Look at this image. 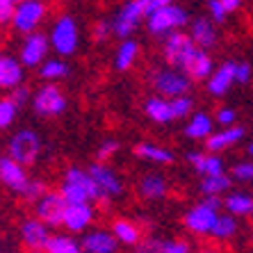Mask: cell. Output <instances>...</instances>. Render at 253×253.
<instances>
[{
    "instance_id": "cell-1",
    "label": "cell",
    "mask_w": 253,
    "mask_h": 253,
    "mask_svg": "<svg viewBox=\"0 0 253 253\" xmlns=\"http://www.w3.org/2000/svg\"><path fill=\"white\" fill-rule=\"evenodd\" d=\"M59 192L64 194L69 203H91V201H103L100 189L96 185L94 176L89 173V169L78 165L66 167L62 183H59Z\"/></svg>"
},
{
    "instance_id": "cell-2",
    "label": "cell",
    "mask_w": 253,
    "mask_h": 253,
    "mask_svg": "<svg viewBox=\"0 0 253 253\" xmlns=\"http://www.w3.org/2000/svg\"><path fill=\"white\" fill-rule=\"evenodd\" d=\"M221 208H224L221 196H203L199 203H194L185 212L183 226L192 235H210L219 214H221Z\"/></svg>"
},
{
    "instance_id": "cell-3",
    "label": "cell",
    "mask_w": 253,
    "mask_h": 253,
    "mask_svg": "<svg viewBox=\"0 0 253 253\" xmlns=\"http://www.w3.org/2000/svg\"><path fill=\"white\" fill-rule=\"evenodd\" d=\"M189 12L183 5L178 2H169V5L160 7L155 12L148 14L146 18V30L158 39H165V37L173 35V32H180L183 28L189 25Z\"/></svg>"
},
{
    "instance_id": "cell-4",
    "label": "cell",
    "mask_w": 253,
    "mask_h": 253,
    "mask_svg": "<svg viewBox=\"0 0 253 253\" xmlns=\"http://www.w3.org/2000/svg\"><path fill=\"white\" fill-rule=\"evenodd\" d=\"M151 87L158 96L165 98H178V96H187L194 87V80L185 73V71L176 69V66H160V69L151 71Z\"/></svg>"
},
{
    "instance_id": "cell-5",
    "label": "cell",
    "mask_w": 253,
    "mask_h": 253,
    "mask_svg": "<svg viewBox=\"0 0 253 253\" xmlns=\"http://www.w3.org/2000/svg\"><path fill=\"white\" fill-rule=\"evenodd\" d=\"M42 151H43V139L32 128L14 130L9 135V139H7V155H12L23 167L37 165L39 158H42Z\"/></svg>"
},
{
    "instance_id": "cell-6",
    "label": "cell",
    "mask_w": 253,
    "mask_h": 253,
    "mask_svg": "<svg viewBox=\"0 0 253 253\" xmlns=\"http://www.w3.org/2000/svg\"><path fill=\"white\" fill-rule=\"evenodd\" d=\"M48 39H50V48L55 55L71 57L80 48V25L71 14H62L55 18L48 30Z\"/></svg>"
},
{
    "instance_id": "cell-7",
    "label": "cell",
    "mask_w": 253,
    "mask_h": 253,
    "mask_svg": "<svg viewBox=\"0 0 253 253\" xmlns=\"http://www.w3.org/2000/svg\"><path fill=\"white\" fill-rule=\"evenodd\" d=\"M69 107V98L57 83H43L32 94V112L39 119H55L62 117Z\"/></svg>"
},
{
    "instance_id": "cell-8",
    "label": "cell",
    "mask_w": 253,
    "mask_h": 253,
    "mask_svg": "<svg viewBox=\"0 0 253 253\" xmlns=\"http://www.w3.org/2000/svg\"><path fill=\"white\" fill-rule=\"evenodd\" d=\"M199 53V46L194 43V39L189 37V32H173V35L162 39V57L169 66H176L180 71H187L189 62L194 59V55Z\"/></svg>"
},
{
    "instance_id": "cell-9",
    "label": "cell",
    "mask_w": 253,
    "mask_h": 253,
    "mask_svg": "<svg viewBox=\"0 0 253 253\" xmlns=\"http://www.w3.org/2000/svg\"><path fill=\"white\" fill-rule=\"evenodd\" d=\"M46 16H48V5L43 0H23L14 9L9 28H12V32H16L21 37L32 35V32H37L42 28Z\"/></svg>"
},
{
    "instance_id": "cell-10",
    "label": "cell",
    "mask_w": 253,
    "mask_h": 253,
    "mask_svg": "<svg viewBox=\"0 0 253 253\" xmlns=\"http://www.w3.org/2000/svg\"><path fill=\"white\" fill-rule=\"evenodd\" d=\"M146 18H148V9L144 0H126L112 16L114 37H119V39L132 37L139 30L141 23H146Z\"/></svg>"
},
{
    "instance_id": "cell-11",
    "label": "cell",
    "mask_w": 253,
    "mask_h": 253,
    "mask_svg": "<svg viewBox=\"0 0 253 253\" xmlns=\"http://www.w3.org/2000/svg\"><path fill=\"white\" fill-rule=\"evenodd\" d=\"M87 169H89V173L94 176L96 185H98V189H100V196H103L105 203L107 201H114V199H121V196L126 194L124 178L119 176L107 162L96 160V162H91V165L87 167Z\"/></svg>"
},
{
    "instance_id": "cell-12",
    "label": "cell",
    "mask_w": 253,
    "mask_h": 253,
    "mask_svg": "<svg viewBox=\"0 0 253 253\" xmlns=\"http://www.w3.org/2000/svg\"><path fill=\"white\" fill-rule=\"evenodd\" d=\"M50 39L43 32H32V35H25L21 46H18V57L28 69H39L48 59V53H50Z\"/></svg>"
},
{
    "instance_id": "cell-13",
    "label": "cell",
    "mask_w": 253,
    "mask_h": 253,
    "mask_svg": "<svg viewBox=\"0 0 253 253\" xmlns=\"http://www.w3.org/2000/svg\"><path fill=\"white\" fill-rule=\"evenodd\" d=\"M50 235H53V233H50V226H48L46 221H42L37 214L35 217H25L23 221L18 224V240L32 253L43 251L48 240H50Z\"/></svg>"
},
{
    "instance_id": "cell-14",
    "label": "cell",
    "mask_w": 253,
    "mask_h": 253,
    "mask_svg": "<svg viewBox=\"0 0 253 253\" xmlns=\"http://www.w3.org/2000/svg\"><path fill=\"white\" fill-rule=\"evenodd\" d=\"M0 180H2V185H5L9 192L21 196L32 178H30V173H28V167H23L21 162H16L12 155L5 153L0 158Z\"/></svg>"
},
{
    "instance_id": "cell-15",
    "label": "cell",
    "mask_w": 253,
    "mask_h": 253,
    "mask_svg": "<svg viewBox=\"0 0 253 253\" xmlns=\"http://www.w3.org/2000/svg\"><path fill=\"white\" fill-rule=\"evenodd\" d=\"M66 206H69V201L64 199L62 192H46L35 203V214L42 221H46L50 228H55V226H62V221H64Z\"/></svg>"
},
{
    "instance_id": "cell-16",
    "label": "cell",
    "mask_w": 253,
    "mask_h": 253,
    "mask_svg": "<svg viewBox=\"0 0 253 253\" xmlns=\"http://www.w3.org/2000/svg\"><path fill=\"white\" fill-rule=\"evenodd\" d=\"M96 214H98V212H96L94 203H69L64 210V221H62V226H64L69 233H73V235L87 233V230L94 226Z\"/></svg>"
},
{
    "instance_id": "cell-17",
    "label": "cell",
    "mask_w": 253,
    "mask_h": 253,
    "mask_svg": "<svg viewBox=\"0 0 253 253\" xmlns=\"http://www.w3.org/2000/svg\"><path fill=\"white\" fill-rule=\"evenodd\" d=\"M235 71H237V62H233V59H226L224 64H219L217 69H214V73L206 80L208 94H210L212 98H224L230 91V87L237 84Z\"/></svg>"
},
{
    "instance_id": "cell-18",
    "label": "cell",
    "mask_w": 253,
    "mask_h": 253,
    "mask_svg": "<svg viewBox=\"0 0 253 253\" xmlns=\"http://www.w3.org/2000/svg\"><path fill=\"white\" fill-rule=\"evenodd\" d=\"M25 69L28 66L21 62L18 55L2 53L0 55V87L5 91H12V89L25 84Z\"/></svg>"
},
{
    "instance_id": "cell-19",
    "label": "cell",
    "mask_w": 253,
    "mask_h": 253,
    "mask_svg": "<svg viewBox=\"0 0 253 253\" xmlns=\"http://www.w3.org/2000/svg\"><path fill=\"white\" fill-rule=\"evenodd\" d=\"M219 23H214L210 16H196L189 21L187 25V32L189 37L194 39V43L203 50H210V48L217 46L219 42V30H217Z\"/></svg>"
},
{
    "instance_id": "cell-20",
    "label": "cell",
    "mask_w": 253,
    "mask_h": 253,
    "mask_svg": "<svg viewBox=\"0 0 253 253\" xmlns=\"http://www.w3.org/2000/svg\"><path fill=\"white\" fill-rule=\"evenodd\" d=\"M84 253H117L121 242L107 228H89L83 235Z\"/></svg>"
},
{
    "instance_id": "cell-21",
    "label": "cell",
    "mask_w": 253,
    "mask_h": 253,
    "mask_svg": "<svg viewBox=\"0 0 253 253\" xmlns=\"http://www.w3.org/2000/svg\"><path fill=\"white\" fill-rule=\"evenodd\" d=\"M247 135V128L240 124L228 126L224 130H214L210 137L206 139V151H212V153H224L228 148L237 146Z\"/></svg>"
},
{
    "instance_id": "cell-22",
    "label": "cell",
    "mask_w": 253,
    "mask_h": 253,
    "mask_svg": "<svg viewBox=\"0 0 253 253\" xmlns=\"http://www.w3.org/2000/svg\"><path fill=\"white\" fill-rule=\"evenodd\" d=\"M137 194L144 201H162L169 194V183L158 171H148L137 180Z\"/></svg>"
},
{
    "instance_id": "cell-23",
    "label": "cell",
    "mask_w": 253,
    "mask_h": 253,
    "mask_svg": "<svg viewBox=\"0 0 253 253\" xmlns=\"http://www.w3.org/2000/svg\"><path fill=\"white\" fill-rule=\"evenodd\" d=\"M187 162L192 165V169L199 173L201 178L206 176H214V173H224L226 171V162L219 153H212V151H203V153H187Z\"/></svg>"
},
{
    "instance_id": "cell-24",
    "label": "cell",
    "mask_w": 253,
    "mask_h": 253,
    "mask_svg": "<svg viewBox=\"0 0 253 253\" xmlns=\"http://www.w3.org/2000/svg\"><path fill=\"white\" fill-rule=\"evenodd\" d=\"M214 124H217V121L212 119L210 112L196 110V112L187 119V124H185V128H183V135L192 141H206L208 137L214 132Z\"/></svg>"
},
{
    "instance_id": "cell-25",
    "label": "cell",
    "mask_w": 253,
    "mask_h": 253,
    "mask_svg": "<svg viewBox=\"0 0 253 253\" xmlns=\"http://www.w3.org/2000/svg\"><path fill=\"white\" fill-rule=\"evenodd\" d=\"M132 153L139 160H144V162L160 165V167H167V165H173V162H176L173 151L162 146V144H155V141H139V144H135Z\"/></svg>"
},
{
    "instance_id": "cell-26",
    "label": "cell",
    "mask_w": 253,
    "mask_h": 253,
    "mask_svg": "<svg viewBox=\"0 0 253 253\" xmlns=\"http://www.w3.org/2000/svg\"><path fill=\"white\" fill-rule=\"evenodd\" d=\"M144 114H146L148 121H153L158 126H169L176 121V114H173V107H171V98H165V96H158V94L144 100Z\"/></svg>"
},
{
    "instance_id": "cell-27",
    "label": "cell",
    "mask_w": 253,
    "mask_h": 253,
    "mask_svg": "<svg viewBox=\"0 0 253 253\" xmlns=\"http://www.w3.org/2000/svg\"><path fill=\"white\" fill-rule=\"evenodd\" d=\"M139 53H141V46H139V42H137V39H132V37L121 39V43H119L117 50H114V69H117L119 73L130 71L132 66L137 64Z\"/></svg>"
},
{
    "instance_id": "cell-28",
    "label": "cell",
    "mask_w": 253,
    "mask_h": 253,
    "mask_svg": "<svg viewBox=\"0 0 253 253\" xmlns=\"http://www.w3.org/2000/svg\"><path fill=\"white\" fill-rule=\"evenodd\" d=\"M224 210L240 217H253V194L244 189H230L224 196Z\"/></svg>"
},
{
    "instance_id": "cell-29",
    "label": "cell",
    "mask_w": 253,
    "mask_h": 253,
    "mask_svg": "<svg viewBox=\"0 0 253 253\" xmlns=\"http://www.w3.org/2000/svg\"><path fill=\"white\" fill-rule=\"evenodd\" d=\"M110 230L114 233L119 242H121V247H132L135 249L144 237H141V228L135 224V221H130V219H124V217H117L110 226Z\"/></svg>"
},
{
    "instance_id": "cell-30",
    "label": "cell",
    "mask_w": 253,
    "mask_h": 253,
    "mask_svg": "<svg viewBox=\"0 0 253 253\" xmlns=\"http://www.w3.org/2000/svg\"><path fill=\"white\" fill-rule=\"evenodd\" d=\"M233 176L230 173H214V176H206L201 178V185H199V192L201 196H226L233 189Z\"/></svg>"
},
{
    "instance_id": "cell-31",
    "label": "cell",
    "mask_w": 253,
    "mask_h": 253,
    "mask_svg": "<svg viewBox=\"0 0 253 253\" xmlns=\"http://www.w3.org/2000/svg\"><path fill=\"white\" fill-rule=\"evenodd\" d=\"M43 253H84L83 240H76L73 233H53Z\"/></svg>"
},
{
    "instance_id": "cell-32",
    "label": "cell",
    "mask_w": 253,
    "mask_h": 253,
    "mask_svg": "<svg viewBox=\"0 0 253 253\" xmlns=\"http://www.w3.org/2000/svg\"><path fill=\"white\" fill-rule=\"evenodd\" d=\"M214 69H217V66H214V59L210 57V53H208V50H203V48H199V53H196L194 59L189 62V66H187V71H185V73H187L194 83H199V80H203V83H206L208 78L214 73Z\"/></svg>"
},
{
    "instance_id": "cell-33",
    "label": "cell",
    "mask_w": 253,
    "mask_h": 253,
    "mask_svg": "<svg viewBox=\"0 0 253 253\" xmlns=\"http://www.w3.org/2000/svg\"><path fill=\"white\" fill-rule=\"evenodd\" d=\"M71 76V66L66 59L57 57H48L42 66H39V78L43 83H62Z\"/></svg>"
},
{
    "instance_id": "cell-34",
    "label": "cell",
    "mask_w": 253,
    "mask_h": 253,
    "mask_svg": "<svg viewBox=\"0 0 253 253\" xmlns=\"http://www.w3.org/2000/svg\"><path fill=\"white\" fill-rule=\"evenodd\" d=\"M237 230H240V221H237L235 214H230V212H221L217 219V224L212 228L210 237L217 242H228L237 235Z\"/></svg>"
},
{
    "instance_id": "cell-35",
    "label": "cell",
    "mask_w": 253,
    "mask_h": 253,
    "mask_svg": "<svg viewBox=\"0 0 253 253\" xmlns=\"http://www.w3.org/2000/svg\"><path fill=\"white\" fill-rule=\"evenodd\" d=\"M18 110H21V105H18L12 96H5V98L0 100V128L2 130L12 128L18 117Z\"/></svg>"
},
{
    "instance_id": "cell-36",
    "label": "cell",
    "mask_w": 253,
    "mask_h": 253,
    "mask_svg": "<svg viewBox=\"0 0 253 253\" xmlns=\"http://www.w3.org/2000/svg\"><path fill=\"white\" fill-rule=\"evenodd\" d=\"M230 176L240 185H253V158L249 160H237L230 167Z\"/></svg>"
},
{
    "instance_id": "cell-37",
    "label": "cell",
    "mask_w": 253,
    "mask_h": 253,
    "mask_svg": "<svg viewBox=\"0 0 253 253\" xmlns=\"http://www.w3.org/2000/svg\"><path fill=\"white\" fill-rule=\"evenodd\" d=\"M46 192H48V189H46V183H43V180H39V178H32V180H30V185L25 187V192L18 196V199L25 201V203H30V206H35L37 201L42 199Z\"/></svg>"
},
{
    "instance_id": "cell-38",
    "label": "cell",
    "mask_w": 253,
    "mask_h": 253,
    "mask_svg": "<svg viewBox=\"0 0 253 253\" xmlns=\"http://www.w3.org/2000/svg\"><path fill=\"white\" fill-rule=\"evenodd\" d=\"M171 107H173V114H176V121L180 119H189L194 114V100L192 96H178V98H171Z\"/></svg>"
},
{
    "instance_id": "cell-39",
    "label": "cell",
    "mask_w": 253,
    "mask_h": 253,
    "mask_svg": "<svg viewBox=\"0 0 253 253\" xmlns=\"http://www.w3.org/2000/svg\"><path fill=\"white\" fill-rule=\"evenodd\" d=\"M119 148H121V144H119L117 139H112V137H107V139H103L98 144V148H96V160H100V162H110V160L119 153Z\"/></svg>"
},
{
    "instance_id": "cell-40",
    "label": "cell",
    "mask_w": 253,
    "mask_h": 253,
    "mask_svg": "<svg viewBox=\"0 0 253 253\" xmlns=\"http://www.w3.org/2000/svg\"><path fill=\"white\" fill-rule=\"evenodd\" d=\"M110 35H114V30H112V18L110 21H105V18H100V21H96L94 25H91V39L94 42H105Z\"/></svg>"
},
{
    "instance_id": "cell-41",
    "label": "cell",
    "mask_w": 253,
    "mask_h": 253,
    "mask_svg": "<svg viewBox=\"0 0 253 253\" xmlns=\"http://www.w3.org/2000/svg\"><path fill=\"white\" fill-rule=\"evenodd\" d=\"M208 14L214 23H226V16H228V9H226L224 0H206Z\"/></svg>"
},
{
    "instance_id": "cell-42",
    "label": "cell",
    "mask_w": 253,
    "mask_h": 253,
    "mask_svg": "<svg viewBox=\"0 0 253 253\" xmlns=\"http://www.w3.org/2000/svg\"><path fill=\"white\" fill-rule=\"evenodd\" d=\"M214 121H217V126H221V128L235 126L237 124V110H233V107H228V105L219 107L217 112H214Z\"/></svg>"
},
{
    "instance_id": "cell-43",
    "label": "cell",
    "mask_w": 253,
    "mask_h": 253,
    "mask_svg": "<svg viewBox=\"0 0 253 253\" xmlns=\"http://www.w3.org/2000/svg\"><path fill=\"white\" fill-rule=\"evenodd\" d=\"M135 253H167L165 251V240H158V237L141 240L135 247Z\"/></svg>"
},
{
    "instance_id": "cell-44",
    "label": "cell",
    "mask_w": 253,
    "mask_h": 253,
    "mask_svg": "<svg viewBox=\"0 0 253 253\" xmlns=\"http://www.w3.org/2000/svg\"><path fill=\"white\" fill-rule=\"evenodd\" d=\"M167 253H192V244L187 240H165Z\"/></svg>"
},
{
    "instance_id": "cell-45",
    "label": "cell",
    "mask_w": 253,
    "mask_h": 253,
    "mask_svg": "<svg viewBox=\"0 0 253 253\" xmlns=\"http://www.w3.org/2000/svg\"><path fill=\"white\" fill-rule=\"evenodd\" d=\"M14 9H16V5H14L12 0H0V23H2V28H7V25L12 23Z\"/></svg>"
},
{
    "instance_id": "cell-46",
    "label": "cell",
    "mask_w": 253,
    "mask_h": 253,
    "mask_svg": "<svg viewBox=\"0 0 253 253\" xmlns=\"http://www.w3.org/2000/svg\"><path fill=\"white\" fill-rule=\"evenodd\" d=\"M235 76H237V84H247V83H251V78H253V66L249 64V62H237Z\"/></svg>"
},
{
    "instance_id": "cell-47",
    "label": "cell",
    "mask_w": 253,
    "mask_h": 253,
    "mask_svg": "<svg viewBox=\"0 0 253 253\" xmlns=\"http://www.w3.org/2000/svg\"><path fill=\"white\" fill-rule=\"evenodd\" d=\"M9 96H12L14 100H16L18 105L23 107V105H28V103H32V91H30L25 84H21V87H16V89H12L9 91Z\"/></svg>"
},
{
    "instance_id": "cell-48",
    "label": "cell",
    "mask_w": 253,
    "mask_h": 253,
    "mask_svg": "<svg viewBox=\"0 0 253 253\" xmlns=\"http://www.w3.org/2000/svg\"><path fill=\"white\" fill-rule=\"evenodd\" d=\"M144 2H146V9H148V14H151V12H155V9H160V7L173 2V0H144Z\"/></svg>"
},
{
    "instance_id": "cell-49",
    "label": "cell",
    "mask_w": 253,
    "mask_h": 253,
    "mask_svg": "<svg viewBox=\"0 0 253 253\" xmlns=\"http://www.w3.org/2000/svg\"><path fill=\"white\" fill-rule=\"evenodd\" d=\"M242 2H244V0H224V5H226V9H228V14L237 12V9L242 7Z\"/></svg>"
},
{
    "instance_id": "cell-50",
    "label": "cell",
    "mask_w": 253,
    "mask_h": 253,
    "mask_svg": "<svg viewBox=\"0 0 253 253\" xmlns=\"http://www.w3.org/2000/svg\"><path fill=\"white\" fill-rule=\"evenodd\" d=\"M247 153H249V158H253V139L249 141V146H247Z\"/></svg>"
},
{
    "instance_id": "cell-51",
    "label": "cell",
    "mask_w": 253,
    "mask_h": 253,
    "mask_svg": "<svg viewBox=\"0 0 253 253\" xmlns=\"http://www.w3.org/2000/svg\"><path fill=\"white\" fill-rule=\"evenodd\" d=\"M199 253H217L214 249H203V251H199Z\"/></svg>"
},
{
    "instance_id": "cell-52",
    "label": "cell",
    "mask_w": 253,
    "mask_h": 253,
    "mask_svg": "<svg viewBox=\"0 0 253 253\" xmlns=\"http://www.w3.org/2000/svg\"><path fill=\"white\" fill-rule=\"evenodd\" d=\"M12 2H14V5H18V2H23V0H12Z\"/></svg>"
},
{
    "instance_id": "cell-53",
    "label": "cell",
    "mask_w": 253,
    "mask_h": 253,
    "mask_svg": "<svg viewBox=\"0 0 253 253\" xmlns=\"http://www.w3.org/2000/svg\"><path fill=\"white\" fill-rule=\"evenodd\" d=\"M2 253H7V251H2Z\"/></svg>"
}]
</instances>
